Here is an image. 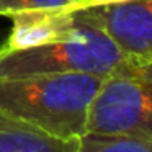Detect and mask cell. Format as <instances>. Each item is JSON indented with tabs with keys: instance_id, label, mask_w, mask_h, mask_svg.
<instances>
[{
	"instance_id": "6da1fadb",
	"label": "cell",
	"mask_w": 152,
	"mask_h": 152,
	"mask_svg": "<svg viewBox=\"0 0 152 152\" xmlns=\"http://www.w3.org/2000/svg\"><path fill=\"white\" fill-rule=\"evenodd\" d=\"M102 82L103 77L77 72L0 79V115L59 137H80Z\"/></svg>"
},
{
	"instance_id": "7a4b0ae2",
	"label": "cell",
	"mask_w": 152,
	"mask_h": 152,
	"mask_svg": "<svg viewBox=\"0 0 152 152\" xmlns=\"http://www.w3.org/2000/svg\"><path fill=\"white\" fill-rule=\"evenodd\" d=\"M74 12L75 28L61 39L25 49L0 48V79L70 72L106 79L128 74L141 64L123 54L85 10Z\"/></svg>"
},
{
	"instance_id": "3957f363",
	"label": "cell",
	"mask_w": 152,
	"mask_h": 152,
	"mask_svg": "<svg viewBox=\"0 0 152 152\" xmlns=\"http://www.w3.org/2000/svg\"><path fill=\"white\" fill-rule=\"evenodd\" d=\"M85 132L152 141V62L103 79L90 105Z\"/></svg>"
},
{
	"instance_id": "277c9868",
	"label": "cell",
	"mask_w": 152,
	"mask_h": 152,
	"mask_svg": "<svg viewBox=\"0 0 152 152\" xmlns=\"http://www.w3.org/2000/svg\"><path fill=\"white\" fill-rule=\"evenodd\" d=\"M82 10L129 59L152 62V0H126Z\"/></svg>"
},
{
	"instance_id": "5b68a950",
	"label": "cell",
	"mask_w": 152,
	"mask_h": 152,
	"mask_svg": "<svg viewBox=\"0 0 152 152\" xmlns=\"http://www.w3.org/2000/svg\"><path fill=\"white\" fill-rule=\"evenodd\" d=\"M12 18V31L4 49H25L41 46L67 36L75 28L77 13L61 8H43L17 13Z\"/></svg>"
},
{
	"instance_id": "8992f818",
	"label": "cell",
	"mask_w": 152,
	"mask_h": 152,
	"mask_svg": "<svg viewBox=\"0 0 152 152\" xmlns=\"http://www.w3.org/2000/svg\"><path fill=\"white\" fill-rule=\"evenodd\" d=\"M0 152H79V137H59L0 115Z\"/></svg>"
},
{
	"instance_id": "52a82bcc",
	"label": "cell",
	"mask_w": 152,
	"mask_h": 152,
	"mask_svg": "<svg viewBox=\"0 0 152 152\" xmlns=\"http://www.w3.org/2000/svg\"><path fill=\"white\" fill-rule=\"evenodd\" d=\"M79 152H152V141L126 134L85 132L79 137Z\"/></svg>"
},
{
	"instance_id": "ba28073f",
	"label": "cell",
	"mask_w": 152,
	"mask_h": 152,
	"mask_svg": "<svg viewBox=\"0 0 152 152\" xmlns=\"http://www.w3.org/2000/svg\"><path fill=\"white\" fill-rule=\"evenodd\" d=\"M74 0H0V17H13L17 13L43 8H61L70 5Z\"/></svg>"
},
{
	"instance_id": "9c48e42d",
	"label": "cell",
	"mask_w": 152,
	"mask_h": 152,
	"mask_svg": "<svg viewBox=\"0 0 152 152\" xmlns=\"http://www.w3.org/2000/svg\"><path fill=\"white\" fill-rule=\"evenodd\" d=\"M126 0H83V2H72L67 7H62L66 12H74L79 8H87V7H102V5H111V4H119Z\"/></svg>"
},
{
	"instance_id": "30bf717a",
	"label": "cell",
	"mask_w": 152,
	"mask_h": 152,
	"mask_svg": "<svg viewBox=\"0 0 152 152\" xmlns=\"http://www.w3.org/2000/svg\"><path fill=\"white\" fill-rule=\"evenodd\" d=\"M75 2H83V0H75Z\"/></svg>"
},
{
	"instance_id": "8fae6325",
	"label": "cell",
	"mask_w": 152,
	"mask_h": 152,
	"mask_svg": "<svg viewBox=\"0 0 152 152\" xmlns=\"http://www.w3.org/2000/svg\"><path fill=\"white\" fill-rule=\"evenodd\" d=\"M74 2H75V0H74Z\"/></svg>"
}]
</instances>
